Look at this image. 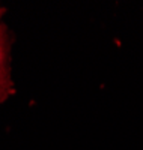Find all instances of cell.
Returning a JSON list of instances; mask_svg holds the SVG:
<instances>
[{"label":"cell","instance_id":"obj_1","mask_svg":"<svg viewBox=\"0 0 143 150\" xmlns=\"http://www.w3.org/2000/svg\"><path fill=\"white\" fill-rule=\"evenodd\" d=\"M8 87H9V81H8L6 63H5V42H3L2 27H0V93L6 90Z\"/></svg>","mask_w":143,"mask_h":150}]
</instances>
